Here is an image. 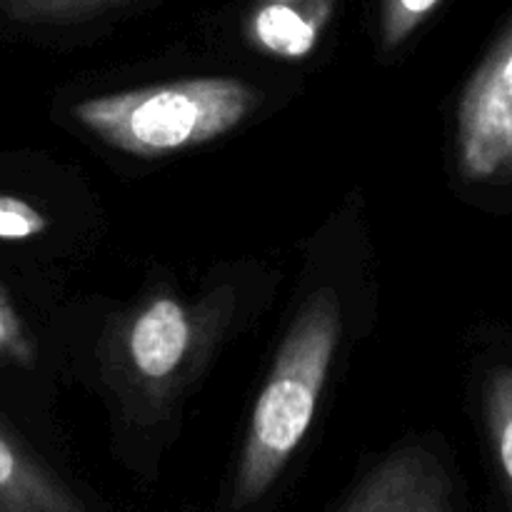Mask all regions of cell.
Here are the masks:
<instances>
[{"mask_svg":"<svg viewBox=\"0 0 512 512\" xmlns=\"http://www.w3.org/2000/svg\"><path fill=\"white\" fill-rule=\"evenodd\" d=\"M0 358L18 365H30L35 360L33 343L3 288H0Z\"/></svg>","mask_w":512,"mask_h":512,"instance_id":"11","label":"cell"},{"mask_svg":"<svg viewBox=\"0 0 512 512\" xmlns=\"http://www.w3.org/2000/svg\"><path fill=\"white\" fill-rule=\"evenodd\" d=\"M440 5V0H385L383 3V40L388 48L403 43L430 13Z\"/></svg>","mask_w":512,"mask_h":512,"instance_id":"9","label":"cell"},{"mask_svg":"<svg viewBox=\"0 0 512 512\" xmlns=\"http://www.w3.org/2000/svg\"><path fill=\"white\" fill-rule=\"evenodd\" d=\"M330 512H460V503L438 453L403 445L378 460Z\"/></svg>","mask_w":512,"mask_h":512,"instance_id":"4","label":"cell"},{"mask_svg":"<svg viewBox=\"0 0 512 512\" xmlns=\"http://www.w3.org/2000/svg\"><path fill=\"white\" fill-rule=\"evenodd\" d=\"M455 150L470 183H512V23L460 95Z\"/></svg>","mask_w":512,"mask_h":512,"instance_id":"3","label":"cell"},{"mask_svg":"<svg viewBox=\"0 0 512 512\" xmlns=\"http://www.w3.org/2000/svg\"><path fill=\"white\" fill-rule=\"evenodd\" d=\"M48 230V218L15 195H0V240H30Z\"/></svg>","mask_w":512,"mask_h":512,"instance_id":"10","label":"cell"},{"mask_svg":"<svg viewBox=\"0 0 512 512\" xmlns=\"http://www.w3.org/2000/svg\"><path fill=\"white\" fill-rule=\"evenodd\" d=\"M335 0H263L250 15L248 40L263 53L303 60L318 48Z\"/></svg>","mask_w":512,"mask_h":512,"instance_id":"6","label":"cell"},{"mask_svg":"<svg viewBox=\"0 0 512 512\" xmlns=\"http://www.w3.org/2000/svg\"><path fill=\"white\" fill-rule=\"evenodd\" d=\"M0 512H103L0 430Z\"/></svg>","mask_w":512,"mask_h":512,"instance_id":"5","label":"cell"},{"mask_svg":"<svg viewBox=\"0 0 512 512\" xmlns=\"http://www.w3.org/2000/svg\"><path fill=\"white\" fill-rule=\"evenodd\" d=\"M340 300L318 290L280 345L273 373L255 403L248 438L223 512H260L303 445L340 340Z\"/></svg>","mask_w":512,"mask_h":512,"instance_id":"1","label":"cell"},{"mask_svg":"<svg viewBox=\"0 0 512 512\" xmlns=\"http://www.w3.org/2000/svg\"><path fill=\"white\" fill-rule=\"evenodd\" d=\"M10 3H23V5H18V8H30V5H33L35 3V0H10Z\"/></svg>","mask_w":512,"mask_h":512,"instance_id":"12","label":"cell"},{"mask_svg":"<svg viewBox=\"0 0 512 512\" xmlns=\"http://www.w3.org/2000/svg\"><path fill=\"white\" fill-rule=\"evenodd\" d=\"M485 418L505 503L512 512V368H500L490 375L485 388Z\"/></svg>","mask_w":512,"mask_h":512,"instance_id":"8","label":"cell"},{"mask_svg":"<svg viewBox=\"0 0 512 512\" xmlns=\"http://www.w3.org/2000/svg\"><path fill=\"white\" fill-rule=\"evenodd\" d=\"M258 93L235 78H193L100 95L75 105L73 115L103 143L160 158L220 138L248 118Z\"/></svg>","mask_w":512,"mask_h":512,"instance_id":"2","label":"cell"},{"mask_svg":"<svg viewBox=\"0 0 512 512\" xmlns=\"http://www.w3.org/2000/svg\"><path fill=\"white\" fill-rule=\"evenodd\" d=\"M190 343V320L173 298H158L130 330V358L148 380H163L183 360Z\"/></svg>","mask_w":512,"mask_h":512,"instance_id":"7","label":"cell"}]
</instances>
